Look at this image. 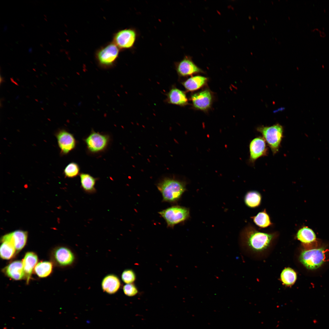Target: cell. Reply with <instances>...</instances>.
Returning a JSON list of instances; mask_svg holds the SVG:
<instances>
[{
    "label": "cell",
    "mask_w": 329,
    "mask_h": 329,
    "mask_svg": "<svg viewBox=\"0 0 329 329\" xmlns=\"http://www.w3.org/2000/svg\"><path fill=\"white\" fill-rule=\"evenodd\" d=\"M121 278L122 281L126 284L133 283L136 279L134 271L130 269H126L122 273Z\"/></svg>",
    "instance_id": "obj_28"
},
{
    "label": "cell",
    "mask_w": 329,
    "mask_h": 329,
    "mask_svg": "<svg viewBox=\"0 0 329 329\" xmlns=\"http://www.w3.org/2000/svg\"><path fill=\"white\" fill-rule=\"evenodd\" d=\"M47 51V52H48V53L49 54H50V52H49V51Z\"/></svg>",
    "instance_id": "obj_31"
},
{
    "label": "cell",
    "mask_w": 329,
    "mask_h": 329,
    "mask_svg": "<svg viewBox=\"0 0 329 329\" xmlns=\"http://www.w3.org/2000/svg\"><path fill=\"white\" fill-rule=\"evenodd\" d=\"M4 271L9 277L15 280H21L25 276L23 262L21 261L13 262L4 268Z\"/></svg>",
    "instance_id": "obj_17"
},
{
    "label": "cell",
    "mask_w": 329,
    "mask_h": 329,
    "mask_svg": "<svg viewBox=\"0 0 329 329\" xmlns=\"http://www.w3.org/2000/svg\"><path fill=\"white\" fill-rule=\"evenodd\" d=\"M27 237V232L17 230L4 235L2 241L11 243L17 252L21 250L26 244Z\"/></svg>",
    "instance_id": "obj_14"
},
{
    "label": "cell",
    "mask_w": 329,
    "mask_h": 329,
    "mask_svg": "<svg viewBox=\"0 0 329 329\" xmlns=\"http://www.w3.org/2000/svg\"><path fill=\"white\" fill-rule=\"evenodd\" d=\"M296 237L299 240L304 243L312 242L316 239V236L314 232L310 228L305 227L298 230Z\"/></svg>",
    "instance_id": "obj_22"
},
{
    "label": "cell",
    "mask_w": 329,
    "mask_h": 329,
    "mask_svg": "<svg viewBox=\"0 0 329 329\" xmlns=\"http://www.w3.org/2000/svg\"><path fill=\"white\" fill-rule=\"evenodd\" d=\"M208 81L207 77L197 75L192 76L182 82V83L187 91L193 92L204 87Z\"/></svg>",
    "instance_id": "obj_18"
},
{
    "label": "cell",
    "mask_w": 329,
    "mask_h": 329,
    "mask_svg": "<svg viewBox=\"0 0 329 329\" xmlns=\"http://www.w3.org/2000/svg\"><path fill=\"white\" fill-rule=\"evenodd\" d=\"M297 278L295 272L290 268L284 269L281 274V279L283 283L287 286L293 285Z\"/></svg>",
    "instance_id": "obj_24"
},
{
    "label": "cell",
    "mask_w": 329,
    "mask_h": 329,
    "mask_svg": "<svg viewBox=\"0 0 329 329\" xmlns=\"http://www.w3.org/2000/svg\"><path fill=\"white\" fill-rule=\"evenodd\" d=\"M278 235L275 232L268 233L260 231L250 225L242 232L241 244L251 250L260 252L270 247Z\"/></svg>",
    "instance_id": "obj_1"
},
{
    "label": "cell",
    "mask_w": 329,
    "mask_h": 329,
    "mask_svg": "<svg viewBox=\"0 0 329 329\" xmlns=\"http://www.w3.org/2000/svg\"><path fill=\"white\" fill-rule=\"evenodd\" d=\"M158 213L165 220L167 227L171 228L186 220L189 215L187 208L179 206H172L159 212Z\"/></svg>",
    "instance_id": "obj_5"
},
{
    "label": "cell",
    "mask_w": 329,
    "mask_h": 329,
    "mask_svg": "<svg viewBox=\"0 0 329 329\" xmlns=\"http://www.w3.org/2000/svg\"><path fill=\"white\" fill-rule=\"evenodd\" d=\"M80 170V167L78 164L72 162L69 163L65 167L64 171V173L66 177L73 178L78 175Z\"/></svg>",
    "instance_id": "obj_27"
},
{
    "label": "cell",
    "mask_w": 329,
    "mask_h": 329,
    "mask_svg": "<svg viewBox=\"0 0 329 329\" xmlns=\"http://www.w3.org/2000/svg\"><path fill=\"white\" fill-rule=\"evenodd\" d=\"M2 242L0 250L1 257L3 259H9L14 255L16 249L11 243L7 241Z\"/></svg>",
    "instance_id": "obj_26"
},
{
    "label": "cell",
    "mask_w": 329,
    "mask_h": 329,
    "mask_svg": "<svg viewBox=\"0 0 329 329\" xmlns=\"http://www.w3.org/2000/svg\"><path fill=\"white\" fill-rule=\"evenodd\" d=\"M166 101L169 104L181 106L189 104L185 92L175 87L171 88L167 93Z\"/></svg>",
    "instance_id": "obj_15"
},
{
    "label": "cell",
    "mask_w": 329,
    "mask_h": 329,
    "mask_svg": "<svg viewBox=\"0 0 329 329\" xmlns=\"http://www.w3.org/2000/svg\"><path fill=\"white\" fill-rule=\"evenodd\" d=\"M121 286L120 281L116 275L110 274L106 276L102 279L101 286L104 292L112 294L116 292Z\"/></svg>",
    "instance_id": "obj_16"
},
{
    "label": "cell",
    "mask_w": 329,
    "mask_h": 329,
    "mask_svg": "<svg viewBox=\"0 0 329 329\" xmlns=\"http://www.w3.org/2000/svg\"><path fill=\"white\" fill-rule=\"evenodd\" d=\"M214 98L213 93L206 87L193 93L190 100L195 109L206 112L211 108Z\"/></svg>",
    "instance_id": "obj_7"
},
{
    "label": "cell",
    "mask_w": 329,
    "mask_h": 329,
    "mask_svg": "<svg viewBox=\"0 0 329 329\" xmlns=\"http://www.w3.org/2000/svg\"><path fill=\"white\" fill-rule=\"evenodd\" d=\"M56 136L62 154H66L75 148L76 140L69 132L65 130H60L57 132Z\"/></svg>",
    "instance_id": "obj_13"
},
{
    "label": "cell",
    "mask_w": 329,
    "mask_h": 329,
    "mask_svg": "<svg viewBox=\"0 0 329 329\" xmlns=\"http://www.w3.org/2000/svg\"><path fill=\"white\" fill-rule=\"evenodd\" d=\"M29 52L30 53H31L32 52V48H30L29 50Z\"/></svg>",
    "instance_id": "obj_30"
},
{
    "label": "cell",
    "mask_w": 329,
    "mask_h": 329,
    "mask_svg": "<svg viewBox=\"0 0 329 329\" xmlns=\"http://www.w3.org/2000/svg\"><path fill=\"white\" fill-rule=\"evenodd\" d=\"M84 141L89 151L97 153L106 149L109 143L110 137L107 134L92 131Z\"/></svg>",
    "instance_id": "obj_9"
},
{
    "label": "cell",
    "mask_w": 329,
    "mask_h": 329,
    "mask_svg": "<svg viewBox=\"0 0 329 329\" xmlns=\"http://www.w3.org/2000/svg\"><path fill=\"white\" fill-rule=\"evenodd\" d=\"M123 290L124 294L129 296H134L138 292L136 288L132 283L127 284L124 285Z\"/></svg>",
    "instance_id": "obj_29"
},
{
    "label": "cell",
    "mask_w": 329,
    "mask_h": 329,
    "mask_svg": "<svg viewBox=\"0 0 329 329\" xmlns=\"http://www.w3.org/2000/svg\"><path fill=\"white\" fill-rule=\"evenodd\" d=\"M261 194L256 191H250L246 194L244 197V202L247 206L252 208L258 207L261 201Z\"/></svg>",
    "instance_id": "obj_21"
},
{
    "label": "cell",
    "mask_w": 329,
    "mask_h": 329,
    "mask_svg": "<svg viewBox=\"0 0 329 329\" xmlns=\"http://www.w3.org/2000/svg\"><path fill=\"white\" fill-rule=\"evenodd\" d=\"M120 50L112 41L97 49L95 52V58L101 66L109 68L115 64Z\"/></svg>",
    "instance_id": "obj_4"
},
{
    "label": "cell",
    "mask_w": 329,
    "mask_h": 329,
    "mask_svg": "<svg viewBox=\"0 0 329 329\" xmlns=\"http://www.w3.org/2000/svg\"><path fill=\"white\" fill-rule=\"evenodd\" d=\"M37 261V255L33 252H27L24 256L22 262L27 283L29 282L33 268Z\"/></svg>",
    "instance_id": "obj_19"
},
{
    "label": "cell",
    "mask_w": 329,
    "mask_h": 329,
    "mask_svg": "<svg viewBox=\"0 0 329 329\" xmlns=\"http://www.w3.org/2000/svg\"><path fill=\"white\" fill-rule=\"evenodd\" d=\"M81 187L83 190L88 193H93L96 191L95 185L97 179L85 173L80 174Z\"/></svg>",
    "instance_id": "obj_20"
},
{
    "label": "cell",
    "mask_w": 329,
    "mask_h": 329,
    "mask_svg": "<svg viewBox=\"0 0 329 329\" xmlns=\"http://www.w3.org/2000/svg\"><path fill=\"white\" fill-rule=\"evenodd\" d=\"M325 258L324 249L320 248L304 250L300 255L299 260L307 268L314 270L323 264Z\"/></svg>",
    "instance_id": "obj_6"
},
{
    "label": "cell",
    "mask_w": 329,
    "mask_h": 329,
    "mask_svg": "<svg viewBox=\"0 0 329 329\" xmlns=\"http://www.w3.org/2000/svg\"><path fill=\"white\" fill-rule=\"evenodd\" d=\"M157 186L162 195L163 201L170 203L178 201L186 190L185 182L173 178L163 179Z\"/></svg>",
    "instance_id": "obj_2"
},
{
    "label": "cell",
    "mask_w": 329,
    "mask_h": 329,
    "mask_svg": "<svg viewBox=\"0 0 329 329\" xmlns=\"http://www.w3.org/2000/svg\"><path fill=\"white\" fill-rule=\"evenodd\" d=\"M175 69L178 75L181 77H188L204 72L193 62L192 57L185 55L179 61L175 63Z\"/></svg>",
    "instance_id": "obj_10"
},
{
    "label": "cell",
    "mask_w": 329,
    "mask_h": 329,
    "mask_svg": "<svg viewBox=\"0 0 329 329\" xmlns=\"http://www.w3.org/2000/svg\"><path fill=\"white\" fill-rule=\"evenodd\" d=\"M251 218L256 225L261 228L267 227L272 224L265 209L259 212L256 215L251 217Z\"/></svg>",
    "instance_id": "obj_23"
},
{
    "label": "cell",
    "mask_w": 329,
    "mask_h": 329,
    "mask_svg": "<svg viewBox=\"0 0 329 329\" xmlns=\"http://www.w3.org/2000/svg\"><path fill=\"white\" fill-rule=\"evenodd\" d=\"M249 161L254 163L259 158L267 155L268 148L263 137L259 136L253 139L249 144Z\"/></svg>",
    "instance_id": "obj_12"
},
{
    "label": "cell",
    "mask_w": 329,
    "mask_h": 329,
    "mask_svg": "<svg viewBox=\"0 0 329 329\" xmlns=\"http://www.w3.org/2000/svg\"><path fill=\"white\" fill-rule=\"evenodd\" d=\"M136 37L137 33L135 29L126 28L115 33L112 41L120 50L128 49L133 46Z\"/></svg>",
    "instance_id": "obj_8"
},
{
    "label": "cell",
    "mask_w": 329,
    "mask_h": 329,
    "mask_svg": "<svg viewBox=\"0 0 329 329\" xmlns=\"http://www.w3.org/2000/svg\"><path fill=\"white\" fill-rule=\"evenodd\" d=\"M257 130L262 134L273 154H276L279 151L283 137V126L277 123L270 126H259Z\"/></svg>",
    "instance_id": "obj_3"
},
{
    "label": "cell",
    "mask_w": 329,
    "mask_h": 329,
    "mask_svg": "<svg viewBox=\"0 0 329 329\" xmlns=\"http://www.w3.org/2000/svg\"><path fill=\"white\" fill-rule=\"evenodd\" d=\"M52 268V264L48 261H43L38 263L35 266V271L40 277H45L51 272Z\"/></svg>",
    "instance_id": "obj_25"
},
{
    "label": "cell",
    "mask_w": 329,
    "mask_h": 329,
    "mask_svg": "<svg viewBox=\"0 0 329 329\" xmlns=\"http://www.w3.org/2000/svg\"><path fill=\"white\" fill-rule=\"evenodd\" d=\"M54 258L60 266L68 267L76 263L77 257L76 254L70 249L65 246L57 248L54 252Z\"/></svg>",
    "instance_id": "obj_11"
}]
</instances>
